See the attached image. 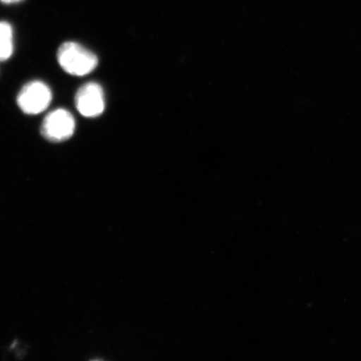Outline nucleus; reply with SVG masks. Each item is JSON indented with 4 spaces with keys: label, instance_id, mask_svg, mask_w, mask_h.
Here are the masks:
<instances>
[{
    "label": "nucleus",
    "instance_id": "7ed1b4c3",
    "mask_svg": "<svg viewBox=\"0 0 361 361\" xmlns=\"http://www.w3.org/2000/svg\"><path fill=\"white\" fill-rule=\"evenodd\" d=\"M75 123L71 113L65 109H57L45 116L42 125L43 137L51 142H61L74 135Z\"/></svg>",
    "mask_w": 361,
    "mask_h": 361
},
{
    "label": "nucleus",
    "instance_id": "20e7f679",
    "mask_svg": "<svg viewBox=\"0 0 361 361\" xmlns=\"http://www.w3.org/2000/svg\"><path fill=\"white\" fill-rule=\"evenodd\" d=\"M76 109L85 117L93 118L105 110V96L100 85L89 82L81 87L75 97Z\"/></svg>",
    "mask_w": 361,
    "mask_h": 361
},
{
    "label": "nucleus",
    "instance_id": "39448f33",
    "mask_svg": "<svg viewBox=\"0 0 361 361\" xmlns=\"http://www.w3.org/2000/svg\"><path fill=\"white\" fill-rule=\"evenodd\" d=\"M13 51V30L7 22H0V61H7Z\"/></svg>",
    "mask_w": 361,
    "mask_h": 361
},
{
    "label": "nucleus",
    "instance_id": "423d86ee",
    "mask_svg": "<svg viewBox=\"0 0 361 361\" xmlns=\"http://www.w3.org/2000/svg\"><path fill=\"white\" fill-rule=\"evenodd\" d=\"M0 1H1L4 4H11L20 3V2L23 1V0H0Z\"/></svg>",
    "mask_w": 361,
    "mask_h": 361
},
{
    "label": "nucleus",
    "instance_id": "f03ea898",
    "mask_svg": "<svg viewBox=\"0 0 361 361\" xmlns=\"http://www.w3.org/2000/svg\"><path fill=\"white\" fill-rule=\"evenodd\" d=\"M52 101V92L42 81L26 84L17 97L18 106L28 115H37L47 109Z\"/></svg>",
    "mask_w": 361,
    "mask_h": 361
},
{
    "label": "nucleus",
    "instance_id": "0eeeda50",
    "mask_svg": "<svg viewBox=\"0 0 361 361\" xmlns=\"http://www.w3.org/2000/svg\"><path fill=\"white\" fill-rule=\"evenodd\" d=\"M92 361H100V360H92Z\"/></svg>",
    "mask_w": 361,
    "mask_h": 361
},
{
    "label": "nucleus",
    "instance_id": "f257e3e1",
    "mask_svg": "<svg viewBox=\"0 0 361 361\" xmlns=\"http://www.w3.org/2000/svg\"><path fill=\"white\" fill-rule=\"evenodd\" d=\"M57 61L66 73L75 76L87 75L98 65V59L94 53L78 43L71 42L59 47Z\"/></svg>",
    "mask_w": 361,
    "mask_h": 361
}]
</instances>
